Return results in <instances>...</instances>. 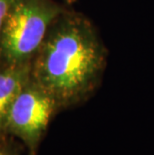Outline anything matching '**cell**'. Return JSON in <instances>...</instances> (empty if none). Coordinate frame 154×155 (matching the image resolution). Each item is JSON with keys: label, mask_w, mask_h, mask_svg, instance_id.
Returning <instances> with one entry per match:
<instances>
[{"label": "cell", "mask_w": 154, "mask_h": 155, "mask_svg": "<svg viewBox=\"0 0 154 155\" xmlns=\"http://www.w3.org/2000/svg\"><path fill=\"white\" fill-rule=\"evenodd\" d=\"M65 8L54 0H14L0 35V64L30 63L49 26Z\"/></svg>", "instance_id": "2"}, {"label": "cell", "mask_w": 154, "mask_h": 155, "mask_svg": "<svg viewBox=\"0 0 154 155\" xmlns=\"http://www.w3.org/2000/svg\"><path fill=\"white\" fill-rule=\"evenodd\" d=\"M106 64L107 49L92 21L66 7L49 26L31 60L30 79L61 111L92 96Z\"/></svg>", "instance_id": "1"}, {"label": "cell", "mask_w": 154, "mask_h": 155, "mask_svg": "<svg viewBox=\"0 0 154 155\" xmlns=\"http://www.w3.org/2000/svg\"><path fill=\"white\" fill-rule=\"evenodd\" d=\"M58 112L54 100L29 79L9 107L3 134L20 140L27 155H37L50 121Z\"/></svg>", "instance_id": "3"}, {"label": "cell", "mask_w": 154, "mask_h": 155, "mask_svg": "<svg viewBox=\"0 0 154 155\" xmlns=\"http://www.w3.org/2000/svg\"><path fill=\"white\" fill-rule=\"evenodd\" d=\"M14 0H0V35H1L2 27L4 24L5 17L7 15V12L10 8L11 4Z\"/></svg>", "instance_id": "6"}, {"label": "cell", "mask_w": 154, "mask_h": 155, "mask_svg": "<svg viewBox=\"0 0 154 155\" xmlns=\"http://www.w3.org/2000/svg\"><path fill=\"white\" fill-rule=\"evenodd\" d=\"M30 79V63L4 65L0 64V138L3 125L13 100Z\"/></svg>", "instance_id": "4"}, {"label": "cell", "mask_w": 154, "mask_h": 155, "mask_svg": "<svg viewBox=\"0 0 154 155\" xmlns=\"http://www.w3.org/2000/svg\"><path fill=\"white\" fill-rule=\"evenodd\" d=\"M64 2L66 3L67 5H72L73 3L76 2V0H64Z\"/></svg>", "instance_id": "7"}, {"label": "cell", "mask_w": 154, "mask_h": 155, "mask_svg": "<svg viewBox=\"0 0 154 155\" xmlns=\"http://www.w3.org/2000/svg\"><path fill=\"white\" fill-rule=\"evenodd\" d=\"M0 155H21L8 143V136L0 138Z\"/></svg>", "instance_id": "5"}]
</instances>
